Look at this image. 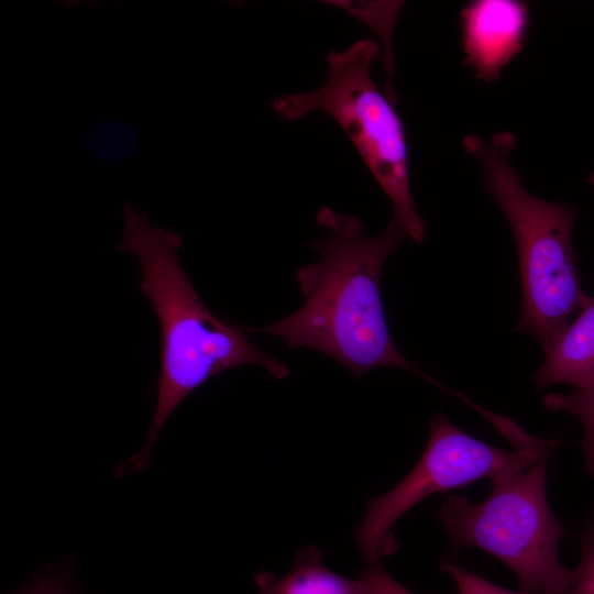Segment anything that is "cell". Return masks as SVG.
I'll list each match as a JSON object with an SVG mask.
<instances>
[{"label":"cell","mask_w":594,"mask_h":594,"mask_svg":"<svg viewBox=\"0 0 594 594\" xmlns=\"http://www.w3.org/2000/svg\"><path fill=\"white\" fill-rule=\"evenodd\" d=\"M316 220L329 234L311 243L319 261L296 274L304 304L284 319L252 330L283 339L289 349L317 350L356 377L395 366L450 392L397 350L387 328L381 273L407 237L403 227L393 218L381 234L367 237L358 217L328 206L317 211Z\"/></svg>","instance_id":"cell-1"},{"label":"cell","mask_w":594,"mask_h":594,"mask_svg":"<svg viewBox=\"0 0 594 594\" xmlns=\"http://www.w3.org/2000/svg\"><path fill=\"white\" fill-rule=\"evenodd\" d=\"M124 228L117 249L140 264V290L150 299L160 326L157 398L152 425L141 450L119 465L117 476L140 473L151 464L152 449L168 418L194 391L220 373L248 364L273 377L289 376L286 364L255 346L251 327L219 318L204 302L185 272L177 231L151 223L130 201L122 209Z\"/></svg>","instance_id":"cell-2"},{"label":"cell","mask_w":594,"mask_h":594,"mask_svg":"<svg viewBox=\"0 0 594 594\" xmlns=\"http://www.w3.org/2000/svg\"><path fill=\"white\" fill-rule=\"evenodd\" d=\"M462 145L481 165L515 237L522 307L514 331L532 334L544 348L593 298L582 288L573 249L578 209L536 197L524 187L509 160L516 145L512 132L488 140L468 134Z\"/></svg>","instance_id":"cell-3"},{"label":"cell","mask_w":594,"mask_h":594,"mask_svg":"<svg viewBox=\"0 0 594 594\" xmlns=\"http://www.w3.org/2000/svg\"><path fill=\"white\" fill-rule=\"evenodd\" d=\"M551 453L492 480L483 502L450 494L438 513L454 552L474 547L497 558L516 574L524 594H558L572 573L559 560L565 528L547 497Z\"/></svg>","instance_id":"cell-4"},{"label":"cell","mask_w":594,"mask_h":594,"mask_svg":"<svg viewBox=\"0 0 594 594\" xmlns=\"http://www.w3.org/2000/svg\"><path fill=\"white\" fill-rule=\"evenodd\" d=\"M381 48L372 40L354 42L328 57L324 85L309 92L278 96L275 112L295 121L322 111L345 131L365 165L389 198L394 217L408 238L421 244L425 222L410 193L408 147L404 123L395 103L382 92L371 75Z\"/></svg>","instance_id":"cell-5"},{"label":"cell","mask_w":594,"mask_h":594,"mask_svg":"<svg viewBox=\"0 0 594 594\" xmlns=\"http://www.w3.org/2000/svg\"><path fill=\"white\" fill-rule=\"evenodd\" d=\"M509 435L514 450L483 442L442 413L436 414L429 422L426 448L411 471L387 493L367 498V512L355 538L369 564L396 551L392 528L428 496L524 470L542 454L553 452L559 443L558 439L532 437L519 426Z\"/></svg>","instance_id":"cell-6"},{"label":"cell","mask_w":594,"mask_h":594,"mask_svg":"<svg viewBox=\"0 0 594 594\" xmlns=\"http://www.w3.org/2000/svg\"><path fill=\"white\" fill-rule=\"evenodd\" d=\"M530 24L520 0H473L460 11L464 64L475 77L493 82L522 51Z\"/></svg>","instance_id":"cell-7"},{"label":"cell","mask_w":594,"mask_h":594,"mask_svg":"<svg viewBox=\"0 0 594 594\" xmlns=\"http://www.w3.org/2000/svg\"><path fill=\"white\" fill-rule=\"evenodd\" d=\"M542 350L546 359L535 374L538 387L594 384V297Z\"/></svg>","instance_id":"cell-8"},{"label":"cell","mask_w":594,"mask_h":594,"mask_svg":"<svg viewBox=\"0 0 594 594\" xmlns=\"http://www.w3.org/2000/svg\"><path fill=\"white\" fill-rule=\"evenodd\" d=\"M258 594H364L356 579L328 569L319 548H301L283 576L262 571L255 576Z\"/></svg>","instance_id":"cell-9"},{"label":"cell","mask_w":594,"mask_h":594,"mask_svg":"<svg viewBox=\"0 0 594 594\" xmlns=\"http://www.w3.org/2000/svg\"><path fill=\"white\" fill-rule=\"evenodd\" d=\"M356 16L376 32L384 47V68L386 73L385 95L396 105L397 97L393 85L395 58L393 53V31L396 18L403 8L400 1H329Z\"/></svg>","instance_id":"cell-10"},{"label":"cell","mask_w":594,"mask_h":594,"mask_svg":"<svg viewBox=\"0 0 594 594\" xmlns=\"http://www.w3.org/2000/svg\"><path fill=\"white\" fill-rule=\"evenodd\" d=\"M140 140L128 123L107 119L95 123L85 134L84 148L95 162L117 165L135 155Z\"/></svg>","instance_id":"cell-11"},{"label":"cell","mask_w":594,"mask_h":594,"mask_svg":"<svg viewBox=\"0 0 594 594\" xmlns=\"http://www.w3.org/2000/svg\"><path fill=\"white\" fill-rule=\"evenodd\" d=\"M543 403L548 409L568 413L581 422L584 430L581 440L585 453L583 469L594 480V384L571 394L551 393Z\"/></svg>","instance_id":"cell-12"},{"label":"cell","mask_w":594,"mask_h":594,"mask_svg":"<svg viewBox=\"0 0 594 594\" xmlns=\"http://www.w3.org/2000/svg\"><path fill=\"white\" fill-rule=\"evenodd\" d=\"M581 559L558 594H594V501L580 530Z\"/></svg>","instance_id":"cell-13"},{"label":"cell","mask_w":594,"mask_h":594,"mask_svg":"<svg viewBox=\"0 0 594 594\" xmlns=\"http://www.w3.org/2000/svg\"><path fill=\"white\" fill-rule=\"evenodd\" d=\"M439 568L452 578L458 594H524L490 582L449 560L439 561Z\"/></svg>","instance_id":"cell-14"},{"label":"cell","mask_w":594,"mask_h":594,"mask_svg":"<svg viewBox=\"0 0 594 594\" xmlns=\"http://www.w3.org/2000/svg\"><path fill=\"white\" fill-rule=\"evenodd\" d=\"M355 579L360 582L364 594H416L392 578L381 562L369 564Z\"/></svg>","instance_id":"cell-15"},{"label":"cell","mask_w":594,"mask_h":594,"mask_svg":"<svg viewBox=\"0 0 594 594\" xmlns=\"http://www.w3.org/2000/svg\"><path fill=\"white\" fill-rule=\"evenodd\" d=\"M69 575L61 570L38 573L15 594H77Z\"/></svg>","instance_id":"cell-16"},{"label":"cell","mask_w":594,"mask_h":594,"mask_svg":"<svg viewBox=\"0 0 594 594\" xmlns=\"http://www.w3.org/2000/svg\"><path fill=\"white\" fill-rule=\"evenodd\" d=\"M588 182H590V185L592 186V188L594 189V172L590 175Z\"/></svg>","instance_id":"cell-17"},{"label":"cell","mask_w":594,"mask_h":594,"mask_svg":"<svg viewBox=\"0 0 594 594\" xmlns=\"http://www.w3.org/2000/svg\"><path fill=\"white\" fill-rule=\"evenodd\" d=\"M77 594H85V593H82V592H79V591H78V593H77Z\"/></svg>","instance_id":"cell-18"}]
</instances>
